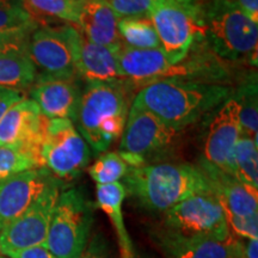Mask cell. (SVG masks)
<instances>
[{"mask_svg":"<svg viewBox=\"0 0 258 258\" xmlns=\"http://www.w3.org/2000/svg\"><path fill=\"white\" fill-rule=\"evenodd\" d=\"M234 90L222 84L164 78L140 89L132 104L152 112L177 132L219 108Z\"/></svg>","mask_w":258,"mask_h":258,"instance_id":"6da1fadb","label":"cell"},{"mask_svg":"<svg viewBox=\"0 0 258 258\" xmlns=\"http://www.w3.org/2000/svg\"><path fill=\"white\" fill-rule=\"evenodd\" d=\"M125 191L147 211L165 213L198 194L213 192L211 182L200 166L191 164H143L128 167Z\"/></svg>","mask_w":258,"mask_h":258,"instance_id":"7a4b0ae2","label":"cell"},{"mask_svg":"<svg viewBox=\"0 0 258 258\" xmlns=\"http://www.w3.org/2000/svg\"><path fill=\"white\" fill-rule=\"evenodd\" d=\"M129 112L127 90L122 84L86 83L77 114V129L90 150L104 153L121 138Z\"/></svg>","mask_w":258,"mask_h":258,"instance_id":"3957f363","label":"cell"},{"mask_svg":"<svg viewBox=\"0 0 258 258\" xmlns=\"http://www.w3.org/2000/svg\"><path fill=\"white\" fill-rule=\"evenodd\" d=\"M203 34L214 53L231 61L257 64L258 24L225 0H213L202 10Z\"/></svg>","mask_w":258,"mask_h":258,"instance_id":"277c9868","label":"cell"},{"mask_svg":"<svg viewBox=\"0 0 258 258\" xmlns=\"http://www.w3.org/2000/svg\"><path fill=\"white\" fill-rule=\"evenodd\" d=\"M93 224L91 203L78 188H69L57 198L44 247L55 258H80Z\"/></svg>","mask_w":258,"mask_h":258,"instance_id":"5b68a950","label":"cell"},{"mask_svg":"<svg viewBox=\"0 0 258 258\" xmlns=\"http://www.w3.org/2000/svg\"><path fill=\"white\" fill-rule=\"evenodd\" d=\"M80 31L73 25H43L30 35L28 51L38 77L76 80Z\"/></svg>","mask_w":258,"mask_h":258,"instance_id":"8992f818","label":"cell"},{"mask_svg":"<svg viewBox=\"0 0 258 258\" xmlns=\"http://www.w3.org/2000/svg\"><path fill=\"white\" fill-rule=\"evenodd\" d=\"M42 165L59 180H72L89 165L91 151L71 120H47L42 135Z\"/></svg>","mask_w":258,"mask_h":258,"instance_id":"52a82bcc","label":"cell"},{"mask_svg":"<svg viewBox=\"0 0 258 258\" xmlns=\"http://www.w3.org/2000/svg\"><path fill=\"white\" fill-rule=\"evenodd\" d=\"M150 18L156 28L161 49L176 66L188 56L195 37L203 34L200 5H183L172 0H156Z\"/></svg>","mask_w":258,"mask_h":258,"instance_id":"ba28073f","label":"cell"},{"mask_svg":"<svg viewBox=\"0 0 258 258\" xmlns=\"http://www.w3.org/2000/svg\"><path fill=\"white\" fill-rule=\"evenodd\" d=\"M62 182L55 178L17 219L0 231V254L44 246Z\"/></svg>","mask_w":258,"mask_h":258,"instance_id":"9c48e42d","label":"cell"},{"mask_svg":"<svg viewBox=\"0 0 258 258\" xmlns=\"http://www.w3.org/2000/svg\"><path fill=\"white\" fill-rule=\"evenodd\" d=\"M164 230L182 235L228 237L227 220L214 192L194 195L164 213Z\"/></svg>","mask_w":258,"mask_h":258,"instance_id":"30bf717a","label":"cell"},{"mask_svg":"<svg viewBox=\"0 0 258 258\" xmlns=\"http://www.w3.org/2000/svg\"><path fill=\"white\" fill-rule=\"evenodd\" d=\"M178 132L169 127L152 112L132 104L121 135L120 153L145 163L146 157L169 147Z\"/></svg>","mask_w":258,"mask_h":258,"instance_id":"8fae6325","label":"cell"},{"mask_svg":"<svg viewBox=\"0 0 258 258\" xmlns=\"http://www.w3.org/2000/svg\"><path fill=\"white\" fill-rule=\"evenodd\" d=\"M240 135L239 104L232 95L217 108L208 125L202 160L234 177L232 157Z\"/></svg>","mask_w":258,"mask_h":258,"instance_id":"7c38bea8","label":"cell"},{"mask_svg":"<svg viewBox=\"0 0 258 258\" xmlns=\"http://www.w3.org/2000/svg\"><path fill=\"white\" fill-rule=\"evenodd\" d=\"M153 239L166 258H240L241 239L212 235H182L160 228Z\"/></svg>","mask_w":258,"mask_h":258,"instance_id":"4fadbf2b","label":"cell"},{"mask_svg":"<svg viewBox=\"0 0 258 258\" xmlns=\"http://www.w3.org/2000/svg\"><path fill=\"white\" fill-rule=\"evenodd\" d=\"M54 179L44 167L0 179V231L23 214Z\"/></svg>","mask_w":258,"mask_h":258,"instance_id":"5bb4252c","label":"cell"},{"mask_svg":"<svg viewBox=\"0 0 258 258\" xmlns=\"http://www.w3.org/2000/svg\"><path fill=\"white\" fill-rule=\"evenodd\" d=\"M29 93L44 118L76 122L82 97V90L76 80L36 76Z\"/></svg>","mask_w":258,"mask_h":258,"instance_id":"9a60e30c","label":"cell"},{"mask_svg":"<svg viewBox=\"0 0 258 258\" xmlns=\"http://www.w3.org/2000/svg\"><path fill=\"white\" fill-rule=\"evenodd\" d=\"M46 118L36 103L24 97L0 117V146L25 145L41 147Z\"/></svg>","mask_w":258,"mask_h":258,"instance_id":"2e32d148","label":"cell"},{"mask_svg":"<svg viewBox=\"0 0 258 258\" xmlns=\"http://www.w3.org/2000/svg\"><path fill=\"white\" fill-rule=\"evenodd\" d=\"M118 73L123 82L144 86L165 78L172 64L161 48L138 49L121 44L117 53Z\"/></svg>","mask_w":258,"mask_h":258,"instance_id":"e0dca14e","label":"cell"},{"mask_svg":"<svg viewBox=\"0 0 258 258\" xmlns=\"http://www.w3.org/2000/svg\"><path fill=\"white\" fill-rule=\"evenodd\" d=\"M122 44V43H121ZM121 44L104 46L89 41L80 32L78 48V73L86 83L122 84L123 79L118 73L117 53Z\"/></svg>","mask_w":258,"mask_h":258,"instance_id":"ac0fdd59","label":"cell"},{"mask_svg":"<svg viewBox=\"0 0 258 258\" xmlns=\"http://www.w3.org/2000/svg\"><path fill=\"white\" fill-rule=\"evenodd\" d=\"M200 169L208 177L213 192L221 203L225 215L251 217L258 214V195L251 192L239 180L205 160L201 161Z\"/></svg>","mask_w":258,"mask_h":258,"instance_id":"d6986e66","label":"cell"},{"mask_svg":"<svg viewBox=\"0 0 258 258\" xmlns=\"http://www.w3.org/2000/svg\"><path fill=\"white\" fill-rule=\"evenodd\" d=\"M118 21L120 18L105 0H83L77 25L89 41L104 46H117L122 43L117 30Z\"/></svg>","mask_w":258,"mask_h":258,"instance_id":"ffe728a7","label":"cell"},{"mask_svg":"<svg viewBox=\"0 0 258 258\" xmlns=\"http://www.w3.org/2000/svg\"><path fill=\"white\" fill-rule=\"evenodd\" d=\"M125 195L124 185L121 182L96 186V202L98 208L108 215L117 237L121 258H137L123 218V206Z\"/></svg>","mask_w":258,"mask_h":258,"instance_id":"44dd1931","label":"cell"},{"mask_svg":"<svg viewBox=\"0 0 258 258\" xmlns=\"http://www.w3.org/2000/svg\"><path fill=\"white\" fill-rule=\"evenodd\" d=\"M37 71L28 46L0 53V86L24 92L34 85Z\"/></svg>","mask_w":258,"mask_h":258,"instance_id":"7402d4cb","label":"cell"},{"mask_svg":"<svg viewBox=\"0 0 258 258\" xmlns=\"http://www.w3.org/2000/svg\"><path fill=\"white\" fill-rule=\"evenodd\" d=\"M234 178L258 195V141L241 134L232 157Z\"/></svg>","mask_w":258,"mask_h":258,"instance_id":"603a6c76","label":"cell"},{"mask_svg":"<svg viewBox=\"0 0 258 258\" xmlns=\"http://www.w3.org/2000/svg\"><path fill=\"white\" fill-rule=\"evenodd\" d=\"M43 167L40 148L25 145L0 146V179Z\"/></svg>","mask_w":258,"mask_h":258,"instance_id":"cb8c5ba5","label":"cell"},{"mask_svg":"<svg viewBox=\"0 0 258 258\" xmlns=\"http://www.w3.org/2000/svg\"><path fill=\"white\" fill-rule=\"evenodd\" d=\"M122 44L138 49L161 48L156 28L150 17L121 18L117 24Z\"/></svg>","mask_w":258,"mask_h":258,"instance_id":"d4e9b609","label":"cell"},{"mask_svg":"<svg viewBox=\"0 0 258 258\" xmlns=\"http://www.w3.org/2000/svg\"><path fill=\"white\" fill-rule=\"evenodd\" d=\"M233 96L239 104V118L241 134L252 138L257 141L258 134V99H257V80L251 79L244 83Z\"/></svg>","mask_w":258,"mask_h":258,"instance_id":"484cf974","label":"cell"},{"mask_svg":"<svg viewBox=\"0 0 258 258\" xmlns=\"http://www.w3.org/2000/svg\"><path fill=\"white\" fill-rule=\"evenodd\" d=\"M23 3L30 12L74 24L78 23L83 6V0H23Z\"/></svg>","mask_w":258,"mask_h":258,"instance_id":"4316f807","label":"cell"},{"mask_svg":"<svg viewBox=\"0 0 258 258\" xmlns=\"http://www.w3.org/2000/svg\"><path fill=\"white\" fill-rule=\"evenodd\" d=\"M128 171L127 163L118 152H104L89 169L91 178L97 185L120 182Z\"/></svg>","mask_w":258,"mask_h":258,"instance_id":"83f0119b","label":"cell"},{"mask_svg":"<svg viewBox=\"0 0 258 258\" xmlns=\"http://www.w3.org/2000/svg\"><path fill=\"white\" fill-rule=\"evenodd\" d=\"M29 27H38V22L25 5L0 6V34Z\"/></svg>","mask_w":258,"mask_h":258,"instance_id":"f1b7e54d","label":"cell"},{"mask_svg":"<svg viewBox=\"0 0 258 258\" xmlns=\"http://www.w3.org/2000/svg\"><path fill=\"white\" fill-rule=\"evenodd\" d=\"M118 18L150 17L156 0H105Z\"/></svg>","mask_w":258,"mask_h":258,"instance_id":"f546056e","label":"cell"},{"mask_svg":"<svg viewBox=\"0 0 258 258\" xmlns=\"http://www.w3.org/2000/svg\"><path fill=\"white\" fill-rule=\"evenodd\" d=\"M228 230L238 239H258V214L251 217L226 215Z\"/></svg>","mask_w":258,"mask_h":258,"instance_id":"4dcf8cb0","label":"cell"},{"mask_svg":"<svg viewBox=\"0 0 258 258\" xmlns=\"http://www.w3.org/2000/svg\"><path fill=\"white\" fill-rule=\"evenodd\" d=\"M38 27H29L14 31L2 32L0 34V53L27 47L30 35Z\"/></svg>","mask_w":258,"mask_h":258,"instance_id":"1f68e13d","label":"cell"},{"mask_svg":"<svg viewBox=\"0 0 258 258\" xmlns=\"http://www.w3.org/2000/svg\"><path fill=\"white\" fill-rule=\"evenodd\" d=\"M80 258H111L105 238L101 233L93 235Z\"/></svg>","mask_w":258,"mask_h":258,"instance_id":"d6a6232c","label":"cell"},{"mask_svg":"<svg viewBox=\"0 0 258 258\" xmlns=\"http://www.w3.org/2000/svg\"><path fill=\"white\" fill-rule=\"evenodd\" d=\"M25 97L24 92L16 91V90L2 88L0 86V117L5 114L6 110L15 103H17Z\"/></svg>","mask_w":258,"mask_h":258,"instance_id":"836d02e7","label":"cell"},{"mask_svg":"<svg viewBox=\"0 0 258 258\" xmlns=\"http://www.w3.org/2000/svg\"><path fill=\"white\" fill-rule=\"evenodd\" d=\"M4 256V254H3ZM10 258H55L53 253L50 252L47 247L44 246H34L28 247V249L15 251V252H10L5 254Z\"/></svg>","mask_w":258,"mask_h":258,"instance_id":"e575fe53","label":"cell"},{"mask_svg":"<svg viewBox=\"0 0 258 258\" xmlns=\"http://www.w3.org/2000/svg\"><path fill=\"white\" fill-rule=\"evenodd\" d=\"M258 24V0H225Z\"/></svg>","mask_w":258,"mask_h":258,"instance_id":"d590c367","label":"cell"},{"mask_svg":"<svg viewBox=\"0 0 258 258\" xmlns=\"http://www.w3.org/2000/svg\"><path fill=\"white\" fill-rule=\"evenodd\" d=\"M240 258H258V239H241Z\"/></svg>","mask_w":258,"mask_h":258,"instance_id":"8d00e7d4","label":"cell"},{"mask_svg":"<svg viewBox=\"0 0 258 258\" xmlns=\"http://www.w3.org/2000/svg\"><path fill=\"white\" fill-rule=\"evenodd\" d=\"M24 5L23 0H0V6H15Z\"/></svg>","mask_w":258,"mask_h":258,"instance_id":"74e56055","label":"cell"},{"mask_svg":"<svg viewBox=\"0 0 258 258\" xmlns=\"http://www.w3.org/2000/svg\"><path fill=\"white\" fill-rule=\"evenodd\" d=\"M172 2H176V3H179V4H183V5H199L198 0H172Z\"/></svg>","mask_w":258,"mask_h":258,"instance_id":"f35d334b","label":"cell"},{"mask_svg":"<svg viewBox=\"0 0 258 258\" xmlns=\"http://www.w3.org/2000/svg\"><path fill=\"white\" fill-rule=\"evenodd\" d=\"M0 258H10L8 256H3V254H0Z\"/></svg>","mask_w":258,"mask_h":258,"instance_id":"ab89813d","label":"cell"},{"mask_svg":"<svg viewBox=\"0 0 258 258\" xmlns=\"http://www.w3.org/2000/svg\"><path fill=\"white\" fill-rule=\"evenodd\" d=\"M141 258H150V257H141Z\"/></svg>","mask_w":258,"mask_h":258,"instance_id":"60d3db41","label":"cell"}]
</instances>
